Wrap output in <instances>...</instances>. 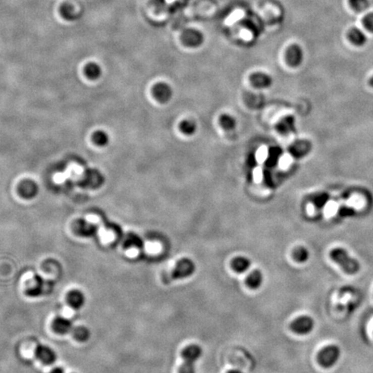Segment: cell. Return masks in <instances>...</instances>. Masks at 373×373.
<instances>
[{"label":"cell","instance_id":"cell-22","mask_svg":"<svg viewBox=\"0 0 373 373\" xmlns=\"http://www.w3.org/2000/svg\"><path fill=\"white\" fill-rule=\"evenodd\" d=\"M86 72V75L87 77L92 79V80H95L97 78H99L101 75V69L100 67L96 64V63H90L85 69Z\"/></svg>","mask_w":373,"mask_h":373},{"label":"cell","instance_id":"cell-18","mask_svg":"<svg viewBox=\"0 0 373 373\" xmlns=\"http://www.w3.org/2000/svg\"><path fill=\"white\" fill-rule=\"evenodd\" d=\"M311 149L310 143L307 141H300L294 144L292 148L293 154L296 156H303L309 152Z\"/></svg>","mask_w":373,"mask_h":373},{"label":"cell","instance_id":"cell-17","mask_svg":"<svg viewBox=\"0 0 373 373\" xmlns=\"http://www.w3.org/2000/svg\"><path fill=\"white\" fill-rule=\"evenodd\" d=\"M154 93L156 99H158L160 101H167L171 96V90L166 84H158L154 88Z\"/></svg>","mask_w":373,"mask_h":373},{"label":"cell","instance_id":"cell-27","mask_svg":"<svg viewBox=\"0 0 373 373\" xmlns=\"http://www.w3.org/2000/svg\"><path fill=\"white\" fill-rule=\"evenodd\" d=\"M221 125L227 129L233 128L235 126V120L228 115H223L221 117Z\"/></svg>","mask_w":373,"mask_h":373},{"label":"cell","instance_id":"cell-16","mask_svg":"<svg viewBox=\"0 0 373 373\" xmlns=\"http://www.w3.org/2000/svg\"><path fill=\"white\" fill-rule=\"evenodd\" d=\"M251 82L257 87H267L272 84V78L263 73H256L251 75Z\"/></svg>","mask_w":373,"mask_h":373},{"label":"cell","instance_id":"cell-32","mask_svg":"<svg viewBox=\"0 0 373 373\" xmlns=\"http://www.w3.org/2000/svg\"><path fill=\"white\" fill-rule=\"evenodd\" d=\"M254 180L255 182H259L262 178H263V172L260 168H257L256 170H254Z\"/></svg>","mask_w":373,"mask_h":373},{"label":"cell","instance_id":"cell-11","mask_svg":"<svg viewBox=\"0 0 373 373\" xmlns=\"http://www.w3.org/2000/svg\"><path fill=\"white\" fill-rule=\"evenodd\" d=\"M53 329L59 335H67L73 329V323L65 317H57L53 322Z\"/></svg>","mask_w":373,"mask_h":373},{"label":"cell","instance_id":"cell-26","mask_svg":"<svg viewBox=\"0 0 373 373\" xmlns=\"http://www.w3.org/2000/svg\"><path fill=\"white\" fill-rule=\"evenodd\" d=\"M181 129H182L183 133L191 135L195 131V126H194V123L190 122V121H184L181 126Z\"/></svg>","mask_w":373,"mask_h":373},{"label":"cell","instance_id":"cell-19","mask_svg":"<svg viewBox=\"0 0 373 373\" xmlns=\"http://www.w3.org/2000/svg\"><path fill=\"white\" fill-rule=\"evenodd\" d=\"M73 336L75 340L80 341V342H85L88 340L90 337V332L86 327L83 326H79L77 328H75L73 331Z\"/></svg>","mask_w":373,"mask_h":373},{"label":"cell","instance_id":"cell-31","mask_svg":"<svg viewBox=\"0 0 373 373\" xmlns=\"http://www.w3.org/2000/svg\"><path fill=\"white\" fill-rule=\"evenodd\" d=\"M291 163V156L289 155H284L279 160V165L282 168H285L290 165Z\"/></svg>","mask_w":373,"mask_h":373},{"label":"cell","instance_id":"cell-8","mask_svg":"<svg viewBox=\"0 0 373 373\" xmlns=\"http://www.w3.org/2000/svg\"><path fill=\"white\" fill-rule=\"evenodd\" d=\"M35 355L40 361L45 364H54L57 361V353L49 346L40 345L36 348Z\"/></svg>","mask_w":373,"mask_h":373},{"label":"cell","instance_id":"cell-35","mask_svg":"<svg viewBox=\"0 0 373 373\" xmlns=\"http://www.w3.org/2000/svg\"><path fill=\"white\" fill-rule=\"evenodd\" d=\"M227 373H243L240 371V370H231L228 371Z\"/></svg>","mask_w":373,"mask_h":373},{"label":"cell","instance_id":"cell-15","mask_svg":"<svg viewBox=\"0 0 373 373\" xmlns=\"http://www.w3.org/2000/svg\"><path fill=\"white\" fill-rule=\"evenodd\" d=\"M349 39L352 43L361 47L367 42V36L359 29H352L349 32Z\"/></svg>","mask_w":373,"mask_h":373},{"label":"cell","instance_id":"cell-21","mask_svg":"<svg viewBox=\"0 0 373 373\" xmlns=\"http://www.w3.org/2000/svg\"><path fill=\"white\" fill-rule=\"evenodd\" d=\"M61 14L64 19L68 21H75L78 18L77 13L75 12L74 8L69 5H63L61 7Z\"/></svg>","mask_w":373,"mask_h":373},{"label":"cell","instance_id":"cell-4","mask_svg":"<svg viewBox=\"0 0 373 373\" xmlns=\"http://www.w3.org/2000/svg\"><path fill=\"white\" fill-rule=\"evenodd\" d=\"M340 349L337 346H329L323 348L318 355V362L323 367H332L340 358Z\"/></svg>","mask_w":373,"mask_h":373},{"label":"cell","instance_id":"cell-24","mask_svg":"<svg viewBox=\"0 0 373 373\" xmlns=\"http://www.w3.org/2000/svg\"><path fill=\"white\" fill-rule=\"evenodd\" d=\"M349 3L352 9L358 12L366 11L370 6L369 0H349Z\"/></svg>","mask_w":373,"mask_h":373},{"label":"cell","instance_id":"cell-7","mask_svg":"<svg viewBox=\"0 0 373 373\" xmlns=\"http://www.w3.org/2000/svg\"><path fill=\"white\" fill-rule=\"evenodd\" d=\"M182 42L192 48H196L202 44L204 41L203 34L199 30L194 29H188L185 30L182 36Z\"/></svg>","mask_w":373,"mask_h":373},{"label":"cell","instance_id":"cell-20","mask_svg":"<svg viewBox=\"0 0 373 373\" xmlns=\"http://www.w3.org/2000/svg\"><path fill=\"white\" fill-rule=\"evenodd\" d=\"M143 245V240L136 234H130L125 241V246L129 249H141Z\"/></svg>","mask_w":373,"mask_h":373},{"label":"cell","instance_id":"cell-34","mask_svg":"<svg viewBox=\"0 0 373 373\" xmlns=\"http://www.w3.org/2000/svg\"><path fill=\"white\" fill-rule=\"evenodd\" d=\"M50 373H65V371H64L63 368L56 367L51 370Z\"/></svg>","mask_w":373,"mask_h":373},{"label":"cell","instance_id":"cell-28","mask_svg":"<svg viewBox=\"0 0 373 373\" xmlns=\"http://www.w3.org/2000/svg\"><path fill=\"white\" fill-rule=\"evenodd\" d=\"M363 24H364V27L366 30L373 33V12L372 13H369L368 15L364 17Z\"/></svg>","mask_w":373,"mask_h":373},{"label":"cell","instance_id":"cell-33","mask_svg":"<svg viewBox=\"0 0 373 373\" xmlns=\"http://www.w3.org/2000/svg\"><path fill=\"white\" fill-rule=\"evenodd\" d=\"M66 173H58L55 176V182H63L66 180Z\"/></svg>","mask_w":373,"mask_h":373},{"label":"cell","instance_id":"cell-2","mask_svg":"<svg viewBox=\"0 0 373 373\" xmlns=\"http://www.w3.org/2000/svg\"><path fill=\"white\" fill-rule=\"evenodd\" d=\"M202 355V349L199 345L193 344L186 347L182 352V365L179 373H195V363Z\"/></svg>","mask_w":373,"mask_h":373},{"label":"cell","instance_id":"cell-3","mask_svg":"<svg viewBox=\"0 0 373 373\" xmlns=\"http://www.w3.org/2000/svg\"><path fill=\"white\" fill-rule=\"evenodd\" d=\"M330 257L335 262L340 264L344 272L348 274H355L359 271V263L357 260L350 257L347 251L342 248H335L330 253Z\"/></svg>","mask_w":373,"mask_h":373},{"label":"cell","instance_id":"cell-14","mask_svg":"<svg viewBox=\"0 0 373 373\" xmlns=\"http://www.w3.org/2000/svg\"><path fill=\"white\" fill-rule=\"evenodd\" d=\"M251 265V260L245 257H238L232 262L233 271L237 273H245L250 269Z\"/></svg>","mask_w":373,"mask_h":373},{"label":"cell","instance_id":"cell-23","mask_svg":"<svg viewBox=\"0 0 373 373\" xmlns=\"http://www.w3.org/2000/svg\"><path fill=\"white\" fill-rule=\"evenodd\" d=\"M294 258L296 261H297L298 263H304L306 262L308 257H309V252L307 250V248L301 247L296 248L295 251H294Z\"/></svg>","mask_w":373,"mask_h":373},{"label":"cell","instance_id":"cell-13","mask_svg":"<svg viewBox=\"0 0 373 373\" xmlns=\"http://www.w3.org/2000/svg\"><path fill=\"white\" fill-rule=\"evenodd\" d=\"M75 228L78 234L81 236L91 237L96 233V227L89 221H79Z\"/></svg>","mask_w":373,"mask_h":373},{"label":"cell","instance_id":"cell-30","mask_svg":"<svg viewBox=\"0 0 373 373\" xmlns=\"http://www.w3.org/2000/svg\"><path fill=\"white\" fill-rule=\"evenodd\" d=\"M94 140L99 145H104L108 142V137L103 132H98L94 136Z\"/></svg>","mask_w":373,"mask_h":373},{"label":"cell","instance_id":"cell-6","mask_svg":"<svg viewBox=\"0 0 373 373\" xmlns=\"http://www.w3.org/2000/svg\"><path fill=\"white\" fill-rule=\"evenodd\" d=\"M53 284H48L41 277L36 276L34 278V284L26 290L27 296L30 297H38L52 290Z\"/></svg>","mask_w":373,"mask_h":373},{"label":"cell","instance_id":"cell-29","mask_svg":"<svg viewBox=\"0 0 373 373\" xmlns=\"http://www.w3.org/2000/svg\"><path fill=\"white\" fill-rule=\"evenodd\" d=\"M268 154L269 153H268V150H267L265 147H261L257 150V155H256L257 161L259 162V163H263V162L265 161L267 157H268Z\"/></svg>","mask_w":373,"mask_h":373},{"label":"cell","instance_id":"cell-5","mask_svg":"<svg viewBox=\"0 0 373 373\" xmlns=\"http://www.w3.org/2000/svg\"><path fill=\"white\" fill-rule=\"evenodd\" d=\"M314 322L311 317L303 315L296 318L291 324L290 329L297 335H308L313 330Z\"/></svg>","mask_w":373,"mask_h":373},{"label":"cell","instance_id":"cell-1","mask_svg":"<svg viewBox=\"0 0 373 373\" xmlns=\"http://www.w3.org/2000/svg\"><path fill=\"white\" fill-rule=\"evenodd\" d=\"M195 269L196 267L193 260L190 258H182L176 263L173 270L165 276L164 281L165 284H170L174 281L189 278L195 272Z\"/></svg>","mask_w":373,"mask_h":373},{"label":"cell","instance_id":"cell-25","mask_svg":"<svg viewBox=\"0 0 373 373\" xmlns=\"http://www.w3.org/2000/svg\"><path fill=\"white\" fill-rule=\"evenodd\" d=\"M21 192L24 196L32 197L34 195H36L37 188H36V184H34L32 182H26L22 185Z\"/></svg>","mask_w":373,"mask_h":373},{"label":"cell","instance_id":"cell-9","mask_svg":"<svg viewBox=\"0 0 373 373\" xmlns=\"http://www.w3.org/2000/svg\"><path fill=\"white\" fill-rule=\"evenodd\" d=\"M287 62L291 67H298L303 60V51L297 44H293L288 48L286 54Z\"/></svg>","mask_w":373,"mask_h":373},{"label":"cell","instance_id":"cell-10","mask_svg":"<svg viewBox=\"0 0 373 373\" xmlns=\"http://www.w3.org/2000/svg\"><path fill=\"white\" fill-rule=\"evenodd\" d=\"M67 301L70 307L75 309H80L83 307L86 302V298L83 293L78 290H73L68 294Z\"/></svg>","mask_w":373,"mask_h":373},{"label":"cell","instance_id":"cell-36","mask_svg":"<svg viewBox=\"0 0 373 373\" xmlns=\"http://www.w3.org/2000/svg\"><path fill=\"white\" fill-rule=\"evenodd\" d=\"M369 84H370V87H373V76L372 77L370 78V81H369Z\"/></svg>","mask_w":373,"mask_h":373},{"label":"cell","instance_id":"cell-12","mask_svg":"<svg viewBox=\"0 0 373 373\" xmlns=\"http://www.w3.org/2000/svg\"><path fill=\"white\" fill-rule=\"evenodd\" d=\"M263 282V276L262 272L258 270H255L248 275L246 278V284L251 290H257L262 286Z\"/></svg>","mask_w":373,"mask_h":373}]
</instances>
